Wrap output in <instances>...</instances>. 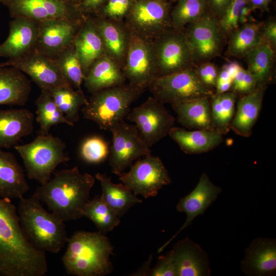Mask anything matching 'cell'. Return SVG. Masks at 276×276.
<instances>
[{"mask_svg":"<svg viewBox=\"0 0 276 276\" xmlns=\"http://www.w3.org/2000/svg\"><path fill=\"white\" fill-rule=\"evenodd\" d=\"M45 253L25 235L11 199L0 198V275L43 276L48 271Z\"/></svg>","mask_w":276,"mask_h":276,"instance_id":"cell-1","label":"cell"},{"mask_svg":"<svg viewBox=\"0 0 276 276\" xmlns=\"http://www.w3.org/2000/svg\"><path fill=\"white\" fill-rule=\"evenodd\" d=\"M95 178L100 182L104 201L120 218L133 206L142 202L132 191L123 183H113L106 174L97 173Z\"/></svg>","mask_w":276,"mask_h":276,"instance_id":"cell-31","label":"cell"},{"mask_svg":"<svg viewBox=\"0 0 276 276\" xmlns=\"http://www.w3.org/2000/svg\"><path fill=\"white\" fill-rule=\"evenodd\" d=\"M271 0H247V6L251 11L256 9L266 11Z\"/></svg>","mask_w":276,"mask_h":276,"instance_id":"cell-49","label":"cell"},{"mask_svg":"<svg viewBox=\"0 0 276 276\" xmlns=\"http://www.w3.org/2000/svg\"><path fill=\"white\" fill-rule=\"evenodd\" d=\"M135 0H107L99 12L100 17L120 21L128 14Z\"/></svg>","mask_w":276,"mask_h":276,"instance_id":"cell-42","label":"cell"},{"mask_svg":"<svg viewBox=\"0 0 276 276\" xmlns=\"http://www.w3.org/2000/svg\"><path fill=\"white\" fill-rule=\"evenodd\" d=\"M62 1L78 8L81 0H61Z\"/></svg>","mask_w":276,"mask_h":276,"instance_id":"cell-52","label":"cell"},{"mask_svg":"<svg viewBox=\"0 0 276 276\" xmlns=\"http://www.w3.org/2000/svg\"><path fill=\"white\" fill-rule=\"evenodd\" d=\"M165 1H167V0H165ZM170 1H175V0H170Z\"/></svg>","mask_w":276,"mask_h":276,"instance_id":"cell-53","label":"cell"},{"mask_svg":"<svg viewBox=\"0 0 276 276\" xmlns=\"http://www.w3.org/2000/svg\"><path fill=\"white\" fill-rule=\"evenodd\" d=\"M257 89L256 80L251 74L241 66L235 75L231 90L241 96L250 94Z\"/></svg>","mask_w":276,"mask_h":276,"instance_id":"cell-43","label":"cell"},{"mask_svg":"<svg viewBox=\"0 0 276 276\" xmlns=\"http://www.w3.org/2000/svg\"><path fill=\"white\" fill-rule=\"evenodd\" d=\"M9 28L7 38L0 44V57L9 59L18 58L35 49L38 22L16 17L10 22Z\"/></svg>","mask_w":276,"mask_h":276,"instance_id":"cell-20","label":"cell"},{"mask_svg":"<svg viewBox=\"0 0 276 276\" xmlns=\"http://www.w3.org/2000/svg\"><path fill=\"white\" fill-rule=\"evenodd\" d=\"M0 66H12L25 73L41 90L57 87H73L64 77L55 59L36 49L21 57L2 62Z\"/></svg>","mask_w":276,"mask_h":276,"instance_id":"cell-15","label":"cell"},{"mask_svg":"<svg viewBox=\"0 0 276 276\" xmlns=\"http://www.w3.org/2000/svg\"><path fill=\"white\" fill-rule=\"evenodd\" d=\"M126 79L121 67L104 53L89 68L84 85L91 94L109 87L125 84Z\"/></svg>","mask_w":276,"mask_h":276,"instance_id":"cell-26","label":"cell"},{"mask_svg":"<svg viewBox=\"0 0 276 276\" xmlns=\"http://www.w3.org/2000/svg\"><path fill=\"white\" fill-rule=\"evenodd\" d=\"M73 44L85 77L93 63L104 53L103 43L93 18L86 17Z\"/></svg>","mask_w":276,"mask_h":276,"instance_id":"cell-28","label":"cell"},{"mask_svg":"<svg viewBox=\"0 0 276 276\" xmlns=\"http://www.w3.org/2000/svg\"><path fill=\"white\" fill-rule=\"evenodd\" d=\"M237 95L232 90L215 94L210 98L211 116L215 130L221 134H227L236 109Z\"/></svg>","mask_w":276,"mask_h":276,"instance_id":"cell-34","label":"cell"},{"mask_svg":"<svg viewBox=\"0 0 276 276\" xmlns=\"http://www.w3.org/2000/svg\"><path fill=\"white\" fill-rule=\"evenodd\" d=\"M142 93L129 83L105 88L93 94L81 111L85 119L101 129L110 130L126 117L131 104Z\"/></svg>","mask_w":276,"mask_h":276,"instance_id":"cell-6","label":"cell"},{"mask_svg":"<svg viewBox=\"0 0 276 276\" xmlns=\"http://www.w3.org/2000/svg\"><path fill=\"white\" fill-rule=\"evenodd\" d=\"M82 215L92 221L98 232L103 234L113 230L120 223V217L101 196L89 199L83 209Z\"/></svg>","mask_w":276,"mask_h":276,"instance_id":"cell-36","label":"cell"},{"mask_svg":"<svg viewBox=\"0 0 276 276\" xmlns=\"http://www.w3.org/2000/svg\"><path fill=\"white\" fill-rule=\"evenodd\" d=\"M233 0H207L210 12L218 20L220 19Z\"/></svg>","mask_w":276,"mask_h":276,"instance_id":"cell-47","label":"cell"},{"mask_svg":"<svg viewBox=\"0 0 276 276\" xmlns=\"http://www.w3.org/2000/svg\"><path fill=\"white\" fill-rule=\"evenodd\" d=\"M251 11L247 4L242 8L239 19V26L247 22L248 17Z\"/></svg>","mask_w":276,"mask_h":276,"instance_id":"cell-51","label":"cell"},{"mask_svg":"<svg viewBox=\"0 0 276 276\" xmlns=\"http://www.w3.org/2000/svg\"><path fill=\"white\" fill-rule=\"evenodd\" d=\"M130 32L152 41L172 28L169 6L165 0H135L125 17Z\"/></svg>","mask_w":276,"mask_h":276,"instance_id":"cell-9","label":"cell"},{"mask_svg":"<svg viewBox=\"0 0 276 276\" xmlns=\"http://www.w3.org/2000/svg\"><path fill=\"white\" fill-rule=\"evenodd\" d=\"M29 190L24 170L15 156L0 149V198L19 199Z\"/></svg>","mask_w":276,"mask_h":276,"instance_id":"cell-24","label":"cell"},{"mask_svg":"<svg viewBox=\"0 0 276 276\" xmlns=\"http://www.w3.org/2000/svg\"><path fill=\"white\" fill-rule=\"evenodd\" d=\"M178 122L190 130H214L210 98L202 97L171 104Z\"/></svg>","mask_w":276,"mask_h":276,"instance_id":"cell-29","label":"cell"},{"mask_svg":"<svg viewBox=\"0 0 276 276\" xmlns=\"http://www.w3.org/2000/svg\"><path fill=\"white\" fill-rule=\"evenodd\" d=\"M53 174V177L40 185L33 195L64 222L82 217L83 209L90 199L95 177L88 173H81L77 166Z\"/></svg>","mask_w":276,"mask_h":276,"instance_id":"cell-2","label":"cell"},{"mask_svg":"<svg viewBox=\"0 0 276 276\" xmlns=\"http://www.w3.org/2000/svg\"><path fill=\"white\" fill-rule=\"evenodd\" d=\"M12 17H23L39 22L50 19H84L79 9L61 0H0Z\"/></svg>","mask_w":276,"mask_h":276,"instance_id":"cell-16","label":"cell"},{"mask_svg":"<svg viewBox=\"0 0 276 276\" xmlns=\"http://www.w3.org/2000/svg\"><path fill=\"white\" fill-rule=\"evenodd\" d=\"M93 20L101 39L104 53L122 70L129 43L130 31L122 22L100 17Z\"/></svg>","mask_w":276,"mask_h":276,"instance_id":"cell-22","label":"cell"},{"mask_svg":"<svg viewBox=\"0 0 276 276\" xmlns=\"http://www.w3.org/2000/svg\"><path fill=\"white\" fill-rule=\"evenodd\" d=\"M85 18L50 19L38 22V33L35 49L44 55L55 58L73 43Z\"/></svg>","mask_w":276,"mask_h":276,"instance_id":"cell-17","label":"cell"},{"mask_svg":"<svg viewBox=\"0 0 276 276\" xmlns=\"http://www.w3.org/2000/svg\"><path fill=\"white\" fill-rule=\"evenodd\" d=\"M266 89L257 88L250 94L238 97L230 126L236 134L246 137L251 135L261 110Z\"/></svg>","mask_w":276,"mask_h":276,"instance_id":"cell-25","label":"cell"},{"mask_svg":"<svg viewBox=\"0 0 276 276\" xmlns=\"http://www.w3.org/2000/svg\"><path fill=\"white\" fill-rule=\"evenodd\" d=\"M107 0H81L78 8L83 14L97 13Z\"/></svg>","mask_w":276,"mask_h":276,"instance_id":"cell-48","label":"cell"},{"mask_svg":"<svg viewBox=\"0 0 276 276\" xmlns=\"http://www.w3.org/2000/svg\"><path fill=\"white\" fill-rule=\"evenodd\" d=\"M62 262L66 272L75 276H103L111 273L113 247L99 232L77 231L68 237Z\"/></svg>","mask_w":276,"mask_h":276,"instance_id":"cell-3","label":"cell"},{"mask_svg":"<svg viewBox=\"0 0 276 276\" xmlns=\"http://www.w3.org/2000/svg\"><path fill=\"white\" fill-rule=\"evenodd\" d=\"M208 8L207 0H178L171 12L172 27L184 29L201 17Z\"/></svg>","mask_w":276,"mask_h":276,"instance_id":"cell-38","label":"cell"},{"mask_svg":"<svg viewBox=\"0 0 276 276\" xmlns=\"http://www.w3.org/2000/svg\"><path fill=\"white\" fill-rule=\"evenodd\" d=\"M262 22H247L241 25L228 36V56L243 58L251 49L263 42L261 28Z\"/></svg>","mask_w":276,"mask_h":276,"instance_id":"cell-33","label":"cell"},{"mask_svg":"<svg viewBox=\"0 0 276 276\" xmlns=\"http://www.w3.org/2000/svg\"><path fill=\"white\" fill-rule=\"evenodd\" d=\"M122 71L129 84L143 93L148 89L157 77L152 41L130 32L128 49Z\"/></svg>","mask_w":276,"mask_h":276,"instance_id":"cell-13","label":"cell"},{"mask_svg":"<svg viewBox=\"0 0 276 276\" xmlns=\"http://www.w3.org/2000/svg\"><path fill=\"white\" fill-rule=\"evenodd\" d=\"M31 90L30 81L12 66H0V105L24 106Z\"/></svg>","mask_w":276,"mask_h":276,"instance_id":"cell-30","label":"cell"},{"mask_svg":"<svg viewBox=\"0 0 276 276\" xmlns=\"http://www.w3.org/2000/svg\"><path fill=\"white\" fill-rule=\"evenodd\" d=\"M41 92L35 101L37 122L40 125L41 134L49 133L50 128L59 124L74 126V123L68 121L59 109L52 97L45 91Z\"/></svg>","mask_w":276,"mask_h":276,"instance_id":"cell-37","label":"cell"},{"mask_svg":"<svg viewBox=\"0 0 276 276\" xmlns=\"http://www.w3.org/2000/svg\"><path fill=\"white\" fill-rule=\"evenodd\" d=\"M148 89L163 103H178L196 98H210L215 90L199 80L195 68L155 78Z\"/></svg>","mask_w":276,"mask_h":276,"instance_id":"cell-8","label":"cell"},{"mask_svg":"<svg viewBox=\"0 0 276 276\" xmlns=\"http://www.w3.org/2000/svg\"><path fill=\"white\" fill-rule=\"evenodd\" d=\"M221 188L214 185L205 173H203L198 182L189 194L180 199L176 209L187 215V219L178 231L159 247L161 252L168 244L185 228L189 226L198 216L203 215L206 210L215 201L221 192Z\"/></svg>","mask_w":276,"mask_h":276,"instance_id":"cell-18","label":"cell"},{"mask_svg":"<svg viewBox=\"0 0 276 276\" xmlns=\"http://www.w3.org/2000/svg\"><path fill=\"white\" fill-rule=\"evenodd\" d=\"M118 176L135 195H141L146 199L156 196L159 190L171 182L160 158L151 154L136 161L128 172Z\"/></svg>","mask_w":276,"mask_h":276,"instance_id":"cell-11","label":"cell"},{"mask_svg":"<svg viewBox=\"0 0 276 276\" xmlns=\"http://www.w3.org/2000/svg\"><path fill=\"white\" fill-rule=\"evenodd\" d=\"M196 73L201 83L209 88L216 87L219 68L214 63L206 61L195 67Z\"/></svg>","mask_w":276,"mask_h":276,"instance_id":"cell-44","label":"cell"},{"mask_svg":"<svg viewBox=\"0 0 276 276\" xmlns=\"http://www.w3.org/2000/svg\"><path fill=\"white\" fill-rule=\"evenodd\" d=\"M107 143L101 137L92 136L85 139L80 148V155L85 162L98 164L103 162L109 154Z\"/></svg>","mask_w":276,"mask_h":276,"instance_id":"cell-40","label":"cell"},{"mask_svg":"<svg viewBox=\"0 0 276 276\" xmlns=\"http://www.w3.org/2000/svg\"><path fill=\"white\" fill-rule=\"evenodd\" d=\"M152 257V255L149 258L148 261L139 269L136 272H135L133 275H148L150 271V265L151 263Z\"/></svg>","mask_w":276,"mask_h":276,"instance_id":"cell-50","label":"cell"},{"mask_svg":"<svg viewBox=\"0 0 276 276\" xmlns=\"http://www.w3.org/2000/svg\"><path fill=\"white\" fill-rule=\"evenodd\" d=\"M148 275L177 276L174 265L168 252L158 258L155 266L150 269Z\"/></svg>","mask_w":276,"mask_h":276,"instance_id":"cell-45","label":"cell"},{"mask_svg":"<svg viewBox=\"0 0 276 276\" xmlns=\"http://www.w3.org/2000/svg\"><path fill=\"white\" fill-rule=\"evenodd\" d=\"M241 269L250 276H273L276 273V241L259 237L245 250Z\"/></svg>","mask_w":276,"mask_h":276,"instance_id":"cell-21","label":"cell"},{"mask_svg":"<svg viewBox=\"0 0 276 276\" xmlns=\"http://www.w3.org/2000/svg\"><path fill=\"white\" fill-rule=\"evenodd\" d=\"M34 116L28 109H0V149H9L33 131Z\"/></svg>","mask_w":276,"mask_h":276,"instance_id":"cell-23","label":"cell"},{"mask_svg":"<svg viewBox=\"0 0 276 276\" xmlns=\"http://www.w3.org/2000/svg\"><path fill=\"white\" fill-rule=\"evenodd\" d=\"M247 4V0H233L222 17L218 20L220 28L226 37L239 27L241 10Z\"/></svg>","mask_w":276,"mask_h":276,"instance_id":"cell-41","label":"cell"},{"mask_svg":"<svg viewBox=\"0 0 276 276\" xmlns=\"http://www.w3.org/2000/svg\"><path fill=\"white\" fill-rule=\"evenodd\" d=\"M177 276H209L208 254L189 237L178 241L168 252Z\"/></svg>","mask_w":276,"mask_h":276,"instance_id":"cell-19","label":"cell"},{"mask_svg":"<svg viewBox=\"0 0 276 276\" xmlns=\"http://www.w3.org/2000/svg\"><path fill=\"white\" fill-rule=\"evenodd\" d=\"M13 147L23 161L27 177L40 185L50 179L59 165L70 159L64 142L50 133L39 134L30 143Z\"/></svg>","mask_w":276,"mask_h":276,"instance_id":"cell-5","label":"cell"},{"mask_svg":"<svg viewBox=\"0 0 276 276\" xmlns=\"http://www.w3.org/2000/svg\"><path fill=\"white\" fill-rule=\"evenodd\" d=\"M274 50L267 43L262 42L246 53L242 58L247 70L254 77L257 88H266L272 80Z\"/></svg>","mask_w":276,"mask_h":276,"instance_id":"cell-32","label":"cell"},{"mask_svg":"<svg viewBox=\"0 0 276 276\" xmlns=\"http://www.w3.org/2000/svg\"><path fill=\"white\" fill-rule=\"evenodd\" d=\"M152 43L157 77L195 68L192 51L183 29L172 28Z\"/></svg>","mask_w":276,"mask_h":276,"instance_id":"cell-7","label":"cell"},{"mask_svg":"<svg viewBox=\"0 0 276 276\" xmlns=\"http://www.w3.org/2000/svg\"><path fill=\"white\" fill-rule=\"evenodd\" d=\"M261 31L263 42L269 44L275 51L276 47V21L274 19H269L265 22H262Z\"/></svg>","mask_w":276,"mask_h":276,"instance_id":"cell-46","label":"cell"},{"mask_svg":"<svg viewBox=\"0 0 276 276\" xmlns=\"http://www.w3.org/2000/svg\"><path fill=\"white\" fill-rule=\"evenodd\" d=\"M62 75L76 90H82L84 76L74 44L54 58Z\"/></svg>","mask_w":276,"mask_h":276,"instance_id":"cell-39","label":"cell"},{"mask_svg":"<svg viewBox=\"0 0 276 276\" xmlns=\"http://www.w3.org/2000/svg\"><path fill=\"white\" fill-rule=\"evenodd\" d=\"M187 26L184 31L195 65L210 61L220 55L226 36L220 28L218 20L210 12H206Z\"/></svg>","mask_w":276,"mask_h":276,"instance_id":"cell-12","label":"cell"},{"mask_svg":"<svg viewBox=\"0 0 276 276\" xmlns=\"http://www.w3.org/2000/svg\"><path fill=\"white\" fill-rule=\"evenodd\" d=\"M168 135L187 154H201L209 152L220 145L223 135L217 131L207 130H187L173 127Z\"/></svg>","mask_w":276,"mask_h":276,"instance_id":"cell-27","label":"cell"},{"mask_svg":"<svg viewBox=\"0 0 276 276\" xmlns=\"http://www.w3.org/2000/svg\"><path fill=\"white\" fill-rule=\"evenodd\" d=\"M110 131L112 141L109 165L113 173L119 175L131 166L134 160L151 154L150 147L135 125L128 124L123 120L114 125Z\"/></svg>","mask_w":276,"mask_h":276,"instance_id":"cell-10","label":"cell"},{"mask_svg":"<svg viewBox=\"0 0 276 276\" xmlns=\"http://www.w3.org/2000/svg\"><path fill=\"white\" fill-rule=\"evenodd\" d=\"M126 118L135 123L150 147L168 135L175 120L164 103L154 97H149L140 105L130 110Z\"/></svg>","mask_w":276,"mask_h":276,"instance_id":"cell-14","label":"cell"},{"mask_svg":"<svg viewBox=\"0 0 276 276\" xmlns=\"http://www.w3.org/2000/svg\"><path fill=\"white\" fill-rule=\"evenodd\" d=\"M17 210L23 232L35 247L45 252L57 254L67 243L65 222L48 212L33 194L19 199Z\"/></svg>","mask_w":276,"mask_h":276,"instance_id":"cell-4","label":"cell"},{"mask_svg":"<svg viewBox=\"0 0 276 276\" xmlns=\"http://www.w3.org/2000/svg\"><path fill=\"white\" fill-rule=\"evenodd\" d=\"M43 91L52 97L65 118L73 123L79 119L81 107L88 103L82 90H75L72 87H53Z\"/></svg>","mask_w":276,"mask_h":276,"instance_id":"cell-35","label":"cell"}]
</instances>
